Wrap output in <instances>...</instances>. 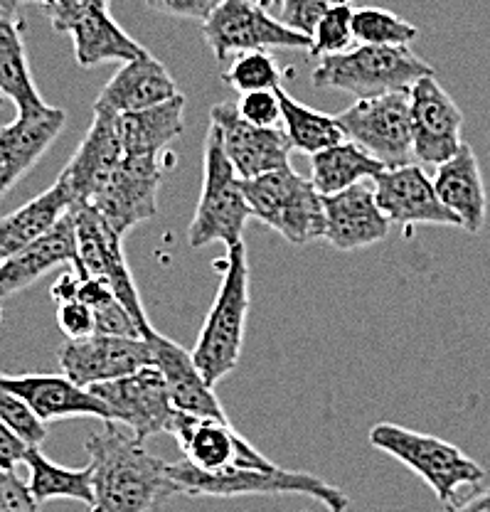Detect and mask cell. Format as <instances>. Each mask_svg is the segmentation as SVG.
<instances>
[{
    "mask_svg": "<svg viewBox=\"0 0 490 512\" xmlns=\"http://www.w3.org/2000/svg\"><path fill=\"white\" fill-rule=\"evenodd\" d=\"M94 483L92 512H156L178 493L170 463L153 456L143 441L106 424L84 444Z\"/></svg>",
    "mask_w": 490,
    "mask_h": 512,
    "instance_id": "cell-1",
    "label": "cell"
},
{
    "mask_svg": "<svg viewBox=\"0 0 490 512\" xmlns=\"http://www.w3.org/2000/svg\"><path fill=\"white\" fill-rule=\"evenodd\" d=\"M249 259L247 247L234 244L227 249L225 274L217 288L215 303L197 335L193 360L202 380L215 389L237 367L244 348V328L249 313Z\"/></svg>",
    "mask_w": 490,
    "mask_h": 512,
    "instance_id": "cell-2",
    "label": "cell"
},
{
    "mask_svg": "<svg viewBox=\"0 0 490 512\" xmlns=\"http://www.w3.org/2000/svg\"><path fill=\"white\" fill-rule=\"evenodd\" d=\"M434 74V67L409 47L358 45L318 62L311 79L316 89H340L362 101L409 94L419 79Z\"/></svg>",
    "mask_w": 490,
    "mask_h": 512,
    "instance_id": "cell-3",
    "label": "cell"
},
{
    "mask_svg": "<svg viewBox=\"0 0 490 512\" xmlns=\"http://www.w3.org/2000/svg\"><path fill=\"white\" fill-rule=\"evenodd\" d=\"M170 478L178 485L180 495L190 498H239V495H306L318 500L328 512H345L350 498L335 485L306 471H286L274 466L259 468H232V471L205 473L197 471L188 461L170 463Z\"/></svg>",
    "mask_w": 490,
    "mask_h": 512,
    "instance_id": "cell-4",
    "label": "cell"
},
{
    "mask_svg": "<svg viewBox=\"0 0 490 512\" xmlns=\"http://www.w3.org/2000/svg\"><path fill=\"white\" fill-rule=\"evenodd\" d=\"M372 448L387 453L394 461L407 466L434 490L439 503L449 508L458 500V488L478 485L486 478L483 466L466 456L461 448L422 431L407 429L399 424H375L367 434Z\"/></svg>",
    "mask_w": 490,
    "mask_h": 512,
    "instance_id": "cell-5",
    "label": "cell"
},
{
    "mask_svg": "<svg viewBox=\"0 0 490 512\" xmlns=\"http://www.w3.org/2000/svg\"><path fill=\"white\" fill-rule=\"evenodd\" d=\"M249 217L252 212H249L247 195H244V183L225 156L220 133L210 126L205 141L202 192L197 200L195 217L188 227L190 247L200 249L207 244H225L229 249L234 244H242Z\"/></svg>",
    "mask_w": 490,
    "mask_h": 512,
    "instance_id": "cell-6",
    "label": "cell"
},
{
    "mask_svg": "<svg viewBox=\"0 0 490 512\" xmlns=\"http://www.w3.org/2000/svg\"><path fill=\"white\" fill-rule=\"evenodd\" d=\"M242 183L252 217L279 232L286 242L303 247L323 239V195L313 180L284 168Z\"/></svg>",
    "mask_w": 490,
    "mask_h": 512,
    "instance_id": "cell-7",
    "label": "cell"
},
{
    "mask_svg": "<svg viewBox=\"0 0 490 512\" xmlns=\"http://www.w3.org/2000/svg\"><path fill=\"white\" fill-rule=\"evenodd\" d=\"M69 215L74 220V237H77V261L72 264V269L109 284L141 328V338H146L153 325L146 316L141 293H138L129 261H126L124 239L116 237L109 224L89 205H72Z\"/></svg>",
    "mask_w": 490,
    "mask_h": 512,
    "instance_id": "cell-8",
    "label": "cell"
},
{
    "mask_svg": "<svg viewBox=\"0 0 490 512\" xmlns=\"http://www.w3.org/2000/svg\"><path fill=\"white\" fill-rule=\"evenodd\" d=\"M345 141L360 146L367 156L380 160L387 170L414 165V131L409 114V94L362 99L335 116Z\"/></svg>",
    "mask_w": 490,
    "mask_h": 512,
    "instance_id": "cell-9",
    "label": "cell"
},
{
    "mask_svg": "<svg viewBox=\"0 0 490 512\" xmlns=\"http://www.w3.org/2000/svg\"><path fill=\"white\" fill-rule=\"evenodd\" d=\"M202 35L220 62L229 55H244V52L311 47V37L271 18L269 10L257 0H220L215 13L202 23Z\"/></svg>",
    "mask_w": 490,
    "mask_h": 512,
    "instance_id": "cell-10",
    "label": "cell"
},
{
    "mask_svg": "<svg viewBox=\"0 0 490 512\" xmlns=\"http://www.w3.org/2000/svg\"><path fill=\"white\" fill-rule=\"evenodd\" d=\"M92 394H97L106 404L111 424H124L138 441L170 434L180 414L173 407L161 370L156 367H146L121 380L97 384L92 387Z\"/></svg>",
    "mask_w": 490,
    "mask_h": 512,
    "instance_id": "cell-11",
    "label": "cell"
},
{
    "mask_svg": "<svg viewBox=\"0 0 490 512\" xmlns=\"http://www.w3.org/2000/svg\"><path fill=\"white\" fill-rule=\"evenodd\" d=\"M161 183V156L124 158L89 207L109 224L116 237L124 239L133 227L148 222L158 212Z\"/></svg>",
    "mask_w": 490,
    "mask_h": 512,
    "instance_id": "cell-12",
    "label": "cell"
},
{
    "mask_svg": "<svg viewBox=\"0 0 490 512\" xmlns=\"http://www.w3.org/2000/svg\"><path fill=\"white\" fill-rule=\"evenodd\" d=\"M57 360L65 377L92 389L153 367V350L143 338L94 333L89 338L65 340L57 350Z\"/></svg>",
    "mask_w": 490,
    "mask_h": 512,
    "instance_id": "cell-13",
    "label": "cell"
},
{
    "mask_svg": "<svg viewBox=\"0 0 490 512\" xmlns=\"http://www.w3.org/2000/svg\"><path fill=\"white\" fill-rule=\"evenodd\" d=\"M170 434L178 441L185 461L197 471L220 473L232 468H274L262 451H257L239 431L232 429L227 419H207V416L178 414Z\"/></svg>",
    "mask_w": 490,
    "mask_h": 512,
    "instance_id": "cell-14",
    "label": "cell"
},
{
    "mask_svg": "<svg viewBox=\"0 0 490 512\" xmlns=\"http://www.w3.org/2000/svg\"><path fill=\"white\" fill-rule=\"evenodd\" d=\"M210 126L220 133L225 156L239 180H254L274 170L291 168L294 151L284 128H259L239 116L234 104H217L210 111Z\"/></svg>",
    "mask_w": 490,
    "mask_h": 512,
    "instance_id": "cell-15",
    "label": "cell"
},
{
    "mask_svg": "<svg viewBox=\"0 0 490 512\" xmlns=\"http://www.w3.org/2000/svg\"><path fill=\"white\" fill-rule=\"evenodd\" d=\"M409 114H412L414 156L424 165H444L461 151L463 114L439 84V79L424 77L409 92Z\"/></svg>",
    "mask_w": 490,
    "mask_h": 512,
    "instance_id": "cell-16",
    "label": "cell"
},
{
    "mask_svg": "<svg viewBox=\"0 0 490 512\" xmlns=\"http://www.w3.org/2000/svg\"><path fill=\"white\" fill-rule=\"evenodd\" d=\"M124 143L119 133V116L111 111L94 109L92 126L82 138L74 156L69 158L60 180L72 195V205H89L111 175L124 163Z\"/></svg>",
    "mask_w": 490,
    "mask_h": 512,
    "instance_id": "cell-17",
    "label": "cell"
},
{
    "mask_svg": "<svg viewBox=\"0 0 490 512\" xmlns=\"http://www.w3.org/2000/svg\"><path fill=\"white\" fill-rule=\"evenodd\" d=\"M380 210L392 224L404 227L412 234V227L419 224H444V227H461L458 217L446 210L434 188V180L414 165L385 170L372 180Z\"/></svg>",
    "mask_w": 490,
    "mask_h": 512,
    "instance_id": "cell-18",
    "label": "cell"
},
{
    "mask_svg": "<svg viewBox=\"0 0 490 512\" xmlns=\"http://www.w3.org/2000/svg\"><path fill=\"white\" fill-rule=\"evenodd\" d=\"M323 239L338 252H358L372 247L390 234L392 222L380 210L375 188L360 183L355 188L323 197Z\"/></svg>",
    "mask_w": 490,
    "mask_h": 512,
    "instance_id": "cell-19",
    "label": "cell"
},
{
    "mask_svg": "<svg viewBox=\"0 0 490 512\" xmlns=\"http://www.w3.org/2000/svg\"><path fill=\"white\" fill-rule=\"evenodd\" d=\"M65 124V109L45 106L35 114H18L8 126H0V197L8 195L20 178L35 168Z\"/></svg>",
    "mask_w": 490,
    "mask_h": 512,
    "instance_id": "cell-20",
    "label": "cell"
},
{
    "mask_svg": "<svg viewBox=\"0 0 490 512\" xmlns=\"http://www.w3.org/2000/svg\"><path fill=\"white\" fill-rule=\"evenodd\" d=\"M0 389L23 399L45 424L60 419H77V416H94V419L111 424V414L92 389L74 384L65 375H5L0 372Z\"/></svg>",
    "mask_w": 490,
    "mask_h": 512,
    "instance_id": "cell-21",
    "label": "cell"
},
{
    "mask_svg": "<svg viewBox=\"0 0 490 512\" xmlns=\"http://www.w3.org/2000/svg\"><path fill=\"white\" fill-rule=\"evenodd\" d=\"M153 350V367L161 370L165 384H168L173 407L183 414L207 416V419H227L215 389L202 380L200 370L195 367L193 352L183 350L178 343L158 333L156 328L146 335Z\"/></svg>",
    "mask_w": 490,
    "mask_h": 512,
    "instance_id": "cell-22",
    "label": "cell"
},
{
    "mask_svg": "<svg viewBox=\"0 0 490 512\" xmlns=\"http://www.w3.org/2000/svg\"><path fill=\"white\" fill-rule=\"evenodd\" d=\"M178 94V84L170 77L168 69L146 50L136 60L121 64L119 72L99 92L94 109L111 111L116 116L136 114V111L165 104Z\"/></svg>",
    "mask_w": 490,
    "mask_h": 512,
    "instance_id": "cell-23",
    "label": "cell"
},
{
    "mask_svg": "<svg viewBox=\"0 0 490 512\" xmlns=\"http://www.w3.org/2000/svg\"><path fill=\"white\" fill-rule=\"evenodd\" d=\"M434 188L446 210H451L461 222V229L478 234L486 224L488 195L483 183L481 165L471 146L463 143L454 158L436 168Z\"/></svg>",
    "mask_w": 490,
    "mask_h": 512,
    "instance_id": "cell-24",
    "label": "cell"
},
{
    "mask_svg": "<svg viewBox=\"0 0 490 512\" xmlns=\"http://www.w3.org/2000/svg\"><path fill=\"white\" fill-rule=\"evenodd\" d=\"M74 261H77V237H74V220L67 212L45 237L0 264V298L15 296L42 279L47 271Z\"/></svg>",
    "mask_w": 490,
    "mask_h": 512,
    "instance_id": "cell-25",
    "label": "cell"
},
{
    "mask_svg": "<svg viewBox=\"0 0 490 512\" xmlns=\"http://www.w3.org/2000/svg\"><path fill=\"white\" fill-rule=\"evenodd\" d=\"M69 207H72V195L67 185L57 178L50 190L40 192L23 207H18L13 215L0 220V264L45 237L67 215Z\"/></svg>",
    "mask_w": 490,
    "mask_h": 512,
    "instance_id": "cell-26",
    "label": "cell"
},
{
    "mask_svg": "<svg viewBox=\"0 0 490 512\" xmlns=\"http://www.w3.org/2000/svg\"><path fill=\"white\" fill-rule=\"evenodd\" d=\"M23 28L20 15L0 8V94L18 106V114H35L50 104H45L30 72Z\"/></svg>",
    "mask_w": 490,
    "mask_h": 512,
    "instance_id": "cell-27",
    "label": "cell"
},
{
    "mask_svg": "<svg viewBox=\"0 0 490 512\" xmlns=\"http://www.w3.org/2000/svg\"><path fill=\"white\" fill-rule=\"evenodd\" d=\"M185 131V96L178 94L165 104L136 114L119 116V133L126 158L161 156L163 148L178 141Z\"/></svg>",
    "mask_w": 490,
    "mask_h": 512,
    "instance_id": "cell-28",
    "label": "cell"
},
{
    "mask_svg": "<svg viewBox=\"0 0 490 512\" xmlns=\"http://www.w3.org/2000/svg\"><path fill=\"white\" fill-rule=\"evenodd\" d=\"M74 42V60L79 67L92 69L109 62H131L146 52V47L121 28L109 10H94L67 32Z\"/></svg>",
    "mask_w": 490,
    "mask_h": 512,
    "instance_id": "cell-29",
    "label": "cell"
},
{
    "mask_svg": "<svg viewBox=\"0 0 490 512\" xmlns=\"http://www.w3.org/2000/svg\"><path fill=\"white\" fill-rule=\"evenodd\" d=\"M385 170L380 160L367 156L360 146L350 141L311 156V180L323 197L338 195L367 180H375Z\"/></svg>",
    "mask_w": 490,
    "mask_h": 512,
    "instance_id": "cell-30",
    "label": "cell"
},
{
    "mask_svg": "<svg viewBox=\"0 0 490 512\" xmlns=\"http://www.w3.org/2000/svg\"><path fill=\"white\" fill-rule=\"evenodd\" d=\"M25 468H28V488L40 505L50 500H77L92 508L94 505V483L92 466L87 468H65L57 466L55 461L33 446L25 456Z\"/></svg>",
    "mask_w": 490,
    "mask_h": 512,
    "instance_id": "cell-31",
    "label": "cell"
},
{
    "mask_svg": "<svg viewBox=\"0 0 490 512\" xmlns=\"http://www.w3.org/2000/svg\"><path fill=\"white\" fill-rule=\"evenodd\" d=\"M276 96H279L281 104V124H284L286 136L296 151L316 156V153L328 151V148L345 141V133L335 116L301 104L284 87L276 89Z\"/></svg>",
    "mask_w": 490,
    "mask_h": 512,
    "instance_id": "cell-32",
    "label": "cell"
},
{
    "mask_svg": "<svg viewBox=\"0 0 490 512\" xmlns=\"http://www.w3.org/2000/svg\"><path fill=\"white\" fill-rule=\"evenodd\" d=\"M353 35L358 45L409 47L419 37V28L385 8H355Z\"/></svg>",
    "mask_w": 490,
    "mask_h": 512,
    "instance_id": "cell-33",
    "label": "cell"
},
{
    "mask_svg": "<svg viewBox=\"0 0 490 512\" xmlns=\"http://www.w3.org/2000/svg\"><path fill=\"white\" fill-rule=\"evenodd\" d=\"M353 15L355 8L350 0H340L333 8L318 20L316 30L311 32V47H308V55L313 60H326V57L343 55L350 50V45L355 42L353 35Z\"/></svg>",
    "mask_w": 490,
    "mask_h": 512,
    "instance_id": "cell-34",
    "label": "cell"
},
{
    "mask_svg": "<svg viewBox=\"0 0 490 512\" xmlns=\"http://www.w3.org/2000/svg\"><path fill=\"white\" fill-rule=\"evenodd\" d=\"M225 82L239 96L254 92H276L281 87V69L269 52H244L234 57L225 72Z\"/></svg>",
    "mask_w": 490,
    "mask_h": 512,
    "instance_id": "cell-35",
    "label": "cell"
},
{
    "mask_svg": "<svg viewBox=\"0 0 490 512\" xmlns=\"http://www.w3.org/2000/svg\"><path fill=\"white\" fill-rule=\"evenodd\" d=\"M0 421L15 431L30 446H42L47 439V424L37 416L28 404L15 394L0 389Z\"/></svg>",
    "mask_w": 490,
    "mask_h": 512,
    "instance_id": "cell-36",
    "label": "cell"
},
{
    "mask_svg": "<svg viewBox=\"0 0 490 512\" xmlns=\"http://www.w3.org/2000/svg\"><path fill=\"white\" fill-rule=\"evenodd\" d=\"M335 3H340V0H281L279 20L286 28L311 37L318 20H321Z\"/></svg>",
    "mask_w": 490,
    "mask_h": 512,
    "instance_id": "cell-37",
    "label": "cell"
},
{
    "mask_svg": "<svg viewBox=\"0 0 490 512\" xmlns=\"http://www.w3.org/2000/svg\"><path fill=\"white\" fill-rule=\"evenodd\" d=\"M234 106L244 121L259 128H279L281 124V104L276 92L242 94Z\"/></svg>",
    "mask_w": 490,
    "mask_h": 512,
    "instance_id": "cell-38",
    "label": "cell"
},
{
    "mask_svg": "<svg viewBox=\"0 0 490 512\" xmlns=\"http://www.w3.org/2000/svg\"><path fill=\"white\" fill-rule=\"evenodd\" d=\"M57 325L65 333L67 340L89 338L97 333V323H94V311L79 298H67V301H57Z\"/></svg>",
    "mask_w": 490,
    "mask_h": 512,
    "instance_id": "cell-39",
    "label": "cell"
},
{
    "mask_svg": "<svg viewBox=\"0 0 490 512\" xmlns=\"http://www.w3.org/2000/svg\"><path fill=\"white\" fill-rule=\"evenodd\" d=\"M111 0H50L45 5V13L50 18L52 28L67 35L82 18H87L94 10H109Z\"/></svg>",
    "mask_w": 490,
    "mask_h": 512,
    "instance_id": "cell-40",
    "label": "cell"
},
{
    "mask_svg": "<svg viewBox=\"0 0 490 512\" xmlns=\"http://www.w3.org/2000/svg\"><path fill=\"white\" fill-rule=\"evenodd\" d=\"M0 512H40V503L30 493L28 483L0 468Z\"/></svg>",
    "mask_w": 490,
    "mask_h": 512,
    "instance_id": "cell-41",
    "label": "cell"
},
{
    "mask_svg": "<svg viewBox=\"0 0 490 512\" xmlns=\"http://www.w3.org/2000/svg\"><path fill=\"white\" fill-rule=\"evenodd\" d=\"M143 3L151 10H156V13L170 15V18L202 20L205 23L215 13L220 0H143Z\"/></svg>",
    "mask_w": 490,
    "mask_h": 512,
    "instance_id": "cell-42",
    "label": "cell"
},
{
    "mask_svg": "<svg viewBox=\"0 0 490 512\" xmlns=\"http://www.w3.org/2000/svg\"><path fill=\"white\" fill-rule=\"evenodd\" d=\"M28 441L20 439L10 426L0 421V468L10 473H18L20 466H25V456L30 451Z\"/></svg>",
    "mask_w": 490,
    "mask_h": 512,
    "instance_id": "cell-43",
    "label": "cell"
},
{
    "mask_svg": "<svg viewBox=\"0 0 490 512\" xmlns=\"http://www.w3.org/2000/svg\"><path fill=\"white\" fill-rule=\"evenodd\" d=\"M444 512H490V488H481L468 498L456 500L449 508H444Z\"/></svg>",
    "mask_w": 490,
    "mask_h": 512,
    "instance_id": "cell-44",
    "label": "cell"
},
{
    "mask_svg": "<svg viewBox=\"0 0 490 512\" xmlns=\"http://www.w3.org/2000/svg\"><path fill=\"white\" fill-rule=\"evenodd\" d=\"M0 8H5L8 13L20 15V0H0Z\"/></svg>",
    "mask_w": 490,
    "mask_h": 512,
    "instance_id": "cell-45",
    "label": "cell"
},
{
    "mask_svg": "<svg viewBox=\"0 0 490 512\" xmlns=\"http://www.w3.org/2000/svg\"><path fill=\"white\" fill-rule=\"evenodd\" d=\"M20 3H40V5H42V8H45V5H47V3H50V0H20Z\"/></svg>",
    "mask_w": 490,
    "mask_h": 512,
    "instance_id": "cell-46",
    "label": "cell"
},
{
    "mask_svg": "<svg viewBox=\"0 0 490 512\" xmlns=\"http://www.w3.org/2000/svg\"><path fill=\"white\" fill-rule=\"evenodd\" d=\"M274 3H281V0H262L264 8H269V5H274Z\"/></svg>",
    "mask_w": 490,
    "mask_h": 512,
    "instance_id": "cell-47",
    "label": "cell"
},
{
    "mask_svg": "<svg viewBox=\"0 0 490 512\" xmlns=\"http://www.w3.org/2000/svg\"><path fill=\"white\" fill-rule=\"evenodd\" d=\"M5 101H8V99H5V96L0 94V109H3V106H5Z\"/></svg>",
    "mask_w": 490,
    "mask_h": 512,
    "instance_id": "cell-48",
    "label": "cell"
},
{
    "mask_svg": "<svg viewBox=\"0 0 490 512\" xmlns=\"http://www.w3.org/2000/svg\"><path fill=\"white\" fill-rule=\"evenodd\" d=\"M0 323H3V306H0Z\"/></svg>",
    "mask_w": 490,
    "mask_h": 512,
    "instance_id": "cell-49",
    "label": "cell"
}]
</instances>
